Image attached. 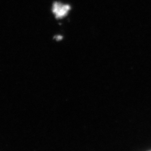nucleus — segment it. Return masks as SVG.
<instances>
[{
	"label": "nucleus",
	"instance_id": "obj_1",
	"mask_svg": "<svg viewBox=\"0 0 151 151\" xmlns=\"http://www.w3.org/2000/svg\"><path fill=\"white\" fill-rule=\"evenodd\" d=\"M70 10V6L59 2H55L53 4L52 12L57 19H60L67 16Z\"/></svg>",
	"mask_w": 151,
	"mask_h": 151
}]
</instances>
